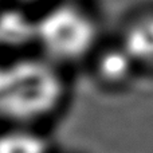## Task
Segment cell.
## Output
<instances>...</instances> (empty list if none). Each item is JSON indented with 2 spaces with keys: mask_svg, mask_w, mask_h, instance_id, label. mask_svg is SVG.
I'll use <instances>...</instances> for the list:
<instances>
[{
  "mask_svg": "<svg viewBox=\"0 0 153 153\" xmlns=\"http://www.w3.org/2000/svg\"><path fill=\"white\" fill-rule=\"evenodd\" d=\"M95 39V22L79 4L62 1L36 20V42L48 55L59 61L85 56Z\"/></svg>",
  "mask_w": 153,
  "mask_h": 153,
  "instance_id": "cell-1",
  "label": "cell"
},
{
  "mask_svg": "<svg viewBox=\"0 0 153 153\" xmlns=\"http://www.w3.org/2000/svg\"><path fill=\"white\" fill-rule=\"evenodd\" d=\"M3 95V110L7 113L19 118L39 117L56 105L61 82L45 65L26 63L10 74Z\"/></svg>",
  "mask_w": 153,
  "mask_h": 153,
  "instance_id": "cell-2",
  "label": "cell"
},
{
  "mask_svg": "<svg viewBox=\"0 0 153 153\" xmlns=\"http://www.w3.org/2000/svg\"><path fill=\"white\" fill-rule=\"evenodd\" d=\"M121 46L136 65H153V13H146L126 27Z\"/></svg>",
  "mask_w": 153,
  "mask_h": 153,
  "instance_id": "cell-3",
  "label": "cell"
},
{
  "mask_svg": "<svg viewBox=\"0 0 153 153\" xmlns=\"http://www.w3.org/2000/svg\"><path fill=\"white\" fill-rule=\"evenodd\" d=\"M36 40V22L22 10H5L0 13V42L23 46Z\"/></svg>",
  "mask_w": 153,
  "mask_h": 153,
  "instance_id": "cell-4",
  "label": "cell"
},
{
  "mask_svg": "<svg viewBox=\"0 0 153 153\" xmlns=\"http://www.w3.org/2000/svg\"><path fill=\"white\" fill-rule=\"evenodd\" d=\"M136 66V62L121 45L105 48L97 58L98 74L110 83L126 81Z\"/></svg>",
  "mask_w": 153,
  "mask_h": 153,
  "instance_id": "cell-5",
  "label": "cell"
},
{
  "mask_svg": "<svg viewBox=\"0 0 153 153\" xmlns=\"http://www.w3.org/2000/svg\"><path fill=\"white\" fill-rule=\"evenodd\" d=\"M0 153H48V145L35 132L10 129L0 133Z\"/></svg>",
  "mask_w": 153,
  "mask_h": 153,
  "instance_id": "cell-6",
  "label": "cell"
},
{
  "mask_svg": "<svg viewBox=\"0 0 153 153\" xmlns=\"http://www.w3.org/2000/svg\"><path fill=\"white\" fill-rule=\"evenodd\" d=\"M18 3H22V4H32V3L40 1V0H16Z\"/></svg>",
  "mask_w": 153,
  "mask_h": 153,
  "instance_id": "cell-7",
  "label": "cell"
},
{
  "mask_svg": "<svg viewBox=\"0 0 153 153\" xmlns=\"http://www.w3.org/2000/svg\"><path fill=\"white\" fill-rule=\"evenodd\" d=\"M63 3H73V4H78L81 0H62Z\"/></svg>",
  "mask_w": 153,
  "mask_h": 153,
  "instance_id": "cell-8",
  "label": "cell"
},
{
  "mask_svg": "<svg viewBox=\"0 0 153 153\" xmlns=\"http://www.w3.org/2000/svg\"><path fill=\"white\" fill-rule=\"evenodd\" d=\"M0 3H1V0H0Z\"/></svg>",
  "mask_w": 153,
  "mask_h": 153,
  "instance_id": "cell-9",
  "label": "cell"
}]
</instances>
